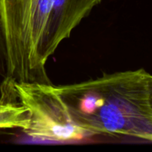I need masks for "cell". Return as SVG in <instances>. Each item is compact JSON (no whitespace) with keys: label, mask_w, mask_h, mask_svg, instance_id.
Listing matches in <instances>:
<instances>
[{"label":"cell","mask_w":152,"mask_h":152,"mask_svg":"<svg viewBox=\"0 0 152 152\" xmlns=\"http://www.w3.org/2000/svg\"><path fill=\"white\" fill-rule=\"evenodd\" d=\"M55 87L72 120L89 137L152 141V76L144 68Z\"/></svg>","instance_id":"6da1fadb"},{"label":"cell","mask_w":152,"mask_h":152,"mask_svg":"<svg viewBox=\"0 0 152 152\" xmlns=\"http://www.w3.org/2000/svg\"><path fill=\"white\" fill-rule=\"evenodd\" d=\"M48 16L37 0H0V27L7 78L48 83L42 56Z\"/></svg>","instance_id":"7a4b0ae2"},{"label":"cell","mask_w":152,"mask_h":152,"mask_svg":"<svg viewBox=\"0 0 152 152\" xmlns=\"http://www.w3.org/2000/svg\"><path fill=\"white\" fill-rule=\"evenodd\" d=\"M12 85L20 104L26 108L29 116L28 126L22 130L28 137L56 142L88 137L72 120L53 83L12 82Z\"/></svg>","instance_id":"3957f363"},{"label":"cell","mask_w":152,"mask_h":152,"mask_svg":"<svg viewBox=\"0 0 152 152\" xmlns=\"http://www.w3.org/2000/svg\"><path fill=\"white\" fill-rule=\"evenodd\" d=\"M102 0H53L42 56L45 65L61 43Z\"/></svg>","instance_id":"277c9868"},{"label":"cell","mask_w":152,"mask_h":152,"mask_svg":"<svg viewBox=\"0 0 152 152\" xmlns=\"http://www.w3.org/2000/svg\"><path fill=\"white\" fill-rule=\"evenodd\" d=\"M29 116L26 108L4 101L0 105V129H26L29 124Z\"/></svg>","instance_id":"5b68a950"},{"label":"cell","mask_w":152,"mask_h":152,"mask_svg":"<svg viewBox=\"0 0 152 152\" xmlns=\"http://www.w3.org/2000/svg\"><path fill=\"white\" fill-rule=\"evenodd\" d=\"M4 101H5V99H4V97H3V96H1V99H0V105H1V104L3 103V102H4Z\"/></svg>","instance_id":"8992f818"}]
</instances>
